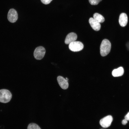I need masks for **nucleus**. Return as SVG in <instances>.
I'll return each mask as SVG.
<instances>
[{
	"instance_id": "6",
	"label": "nucleus",
	"mask_w": 129,
	"mask_h": 129,
	"mask_svg": "<svg viewBox=\"0 0 129 129\" xmlns=\"http://www.w3.org/2000/svg\"><path fill=\"white\" fill-rule=\"evenodd\" d=\"M7 18L10 22H15L18 19V14L16 11L13 9L10 10L8 14Z\"/></svg>"
},
{
	"instance_id": "13",
	"label": "nucleus",
	"mask_w": 129,
	"mask_h": 129,
	"mask_svg": "<svg viewBox=\"0 0 129 129\" xmlns=\"http://www.w3.org/2000/svg\"><path fill=\"white\" fill-rule=\"evenodd\" d=\"M27 129H41L37 124L34 123H31L28 125Z\"/></svg>"
},
{
	"instance_id": "14",
	"label": "nucleus",
	"mask_w": 129,
	"mask_h": 129,
	"mask_svg": "<svg viewBox=\"0 0 129 129\" xmlns=\"http://www.w3.org/2000/svg\"><path fill=\"white\" fill-rule=\"evenodd\" d=\"M102 0H89L90 3L92 5H96Z\"/></svg>"
},
{
	"instance_id": "11",
	"label": "nucleus",
	"mask_w": 129,
	"mask_h": 129,
	"mask_svg": "<svg viewBox=\"0 0 129 129\" xmlns=\"http://www.w3.org/2000/svg\"><path fill=\"white\" fill-rule=\"evenodd\" d=\"M123 68L120 67L117 69H114L112 71V74L114 77H118L122 76L124 74Z\"/></svg>"
},
{
	"instance_id": "15",
	"label": "nucleus",
	"mask_w": 129,
	"mask_h": 129,
	"mask_svg": "<svg viewBox=\"0 0 129 129\" xmlns=\"http://www.w3.org/2000/svg\"><path fill=\"white\" fill-rule=\"evenodd\" d=\"M41 2L45 4H49L52 0H41Z\"/></svg>"
},
{
	"instance_id": "10",
	"label": "nucleus",
	"mask_w": 129,
	"mask_h": 129,
	"mask_svg": "<svg viewBox=\"0 0 129 129\" xmlns=\"http://www.w3.org/2000/svg\"><path fill=\"white\" fill-rule=\"evenodd\" d=\"M128 21L127 15L124 13H121L119 16V22L120 25L122 27H124L127 25Z\"/></svg>"
},
{
	"instance_id": "2",
	"label": "nucleus",
	"mask_w": 129,
	"mask_h": 129,
	"mask_svg": "<svg viewBox=\"0 0 129 129\" xmlns=\"http://www.w3.org/2000/svg\"><path fill=\"white\" fill-rule=\"evenodd\" d=\"M12 94L8 90L6 89L0 90V102L7 103L11 99Z\"/></svg>"
},
{
	"instance_id": "4",
	"label": "nucleus",
	"mask_w": 129,
	"mask_h": 129,
	"mask_svg": "<svg viewBox=\"0 0 129 129\" xmlns=\"http://www.w3.org/2000/svg\"><path fill=\"white\" fill-rule=\"evenodd\" d=\"M45 53V49L43 47L41 46H39L35 49L34 52V56L36 59L40 60L43 58Z\"/></svg>"
},
{
	"instance_id": "7",
	"label": "nucleus",
	"mask_w": 129,
	"mask_h": 129,
	"mask_svg": "<svg viewBox=\"0 0 129 129\" xmlns=\"http://www.w3.org/2000/svg\"><path fill=\"white\" fill-rule=\"evenodd\" d=\"M68 80L65 79L63 77L58 76L57 77V80L58 84L61 88L64 89L68 88L69 86Z\"/></svg>"
},
{
	"instance_id": "5",
	"label": "nucleus",
	"mask_w": 129,
	"mask_h": 129,
	"mask_svg": "<svg viewBox=\"0 0 129 129\" xmlns=\"http://www.w3.org/2000/svg\"><path fill=\"white\" fill-rule=\"evenodd\" d=\"M113 120L112 116L110 115L107 116L101 119L100 121L101 126L104 128H107L111 125Z\"/></svg>"
},
{
	"instance_id": "17",
	"label": "nucleus",
	"mask_w": 129,
	"mask_h": 129,
	"mask_svg": "<svg viewBox=\"0 0 129 129\" xmlns=\"http://www.w3.org/2000/svg\"><path fill=\"white\" fill-rule=\"evenodd\" d=\"M127 123V120L126 119L123 120L122 122V123L123 125H125Z\"/></svg>"
},
{
	"instance_id": "1",
	"label": "nucleus",
	"mask_w": 129,
	"mask_h": 129,
	"mask_svg": "<svg viewBox=\"0 0 129 129\" xmlns=\"http://www.w3.org/2000/svg\"><path fill=\"white\" fill-rule=\"evenodd\" d=\"M111 47V44L110 42L108 39L103 40L100 46V53L102 56L107 55L110 52Z\"/></svg>"
},
{
	"instance_id": "9",
	"label": "nucleus",
	"mask_w": 129,
	"mask_h": 129,
	"mask_svg": "<svg viewBox=\"0 0 129 129\" xmlns=\"http://www.w3.org/2000/svg\"><path fill=\"white\" fill-rule=\"evenodd\" d=\"M77 38V35L74 32H71L66 36L65 40V43L66 44H69L72 42L75 41Z\"/></svg>"
},
{
	"instance_id": "16",
	"label": "nucleus",
	"mask_w": 129,
	"mask_h": 129,
	"mask_svg": "<svg viewBox=\"0 0 129 129\" xmlns=\"http://www.w3.org/2000/svg\"><path fill=\"white\" fill-rule=\"evenodd\" d=\"M125 119L127 120H129V112L126 115L125 117Z\"/></svg>"
},
{
	"instance_id": "8",
	"label": "nucleus",
	"mask_w": 129,
	"mask_h": 129,
	"mask_svg": "<svg viewBox=\"0 0 129 129\" xmlns=\"http://www.w3.org/2000/svg\"><path fill=\"white\" fill-rule=\"evenodd\" d=\"M89 22L91 26L94 30L97 31L100 30L101 27L100 23L93 18L91 17L89 20Z\"/></svg>"
},
{
	"instance_id": "3",
	"label": "nucleus",
	"mask_w": 129,
	"mask_h": 129,
	"mask_svg": "<svg viewBox=\"0 0 129 129\" xmlns=\"http://www.w3.org/2000/svg\"><path fill=\"white\" fill-rule=\"evenodd\" d=\"M69 48L71 51L73 52H77L83 49L84 45L81 42L75 41L69 44Z\"/></svg>"
},
{
	"instance_id": "12",
	"label": "nucleus",
	"mask_w": 129,
	"mask_h": 129,
	"mask_svg": "<svg viewBox=\"0 0 129 129\" xmlns=\"http://www.w3.org/2000/svg\"><path fill=\"white\" fill-rule=\"evenodd\" d=\"M93 18L99 23H102L105 21L104 17L98 13H95L93 15Z\"/></svg>"
}]
</instances>
